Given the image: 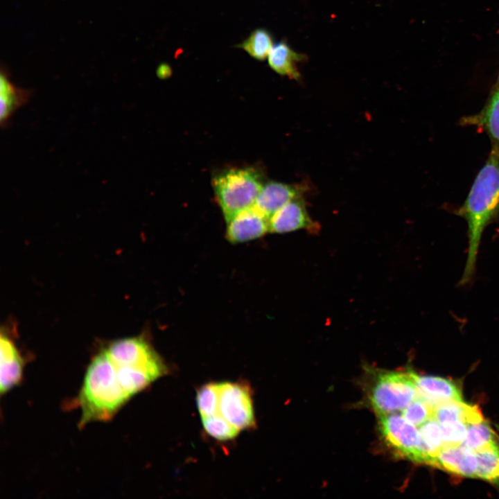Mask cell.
<instances>
[{
	"label": "cell",
	"mask_w": 499,
	"mask_h": 499,
	"mask_svg": "<svg viewBox=\"0 0 499 499\" xmlns=\"http://www.w3.org/2000/svg\"><path fill=\"white\" fill-rule=\"evenodd\" d=\"M168 373L159 355L143 338L112 342L94 356L77 397L79 427L110 421L134 395Z\"/></svg>",
	"instance_id": "obj_1"
},
{
	"label": "cell",
	"mask_w": 499,
	"mask_h": 499,
	"mask_svg": "<svg viewBox=\"0 0 499 499\" xmlns=\"http://www.w3.org/2000/svg\"><path fill=\"white\" fill-rule=\"evenodd\" d=\"M455 213L467 223L466 259L459 286L473 279L479 249L485 229L499 216V149L492 148L470 191Z\"/></svg>",
	"instance_id": "obj_2"
},
{
	"label": "cell",
	"mask_w": 499,
	"mask_h": 499,
	"mask_svg": "<svg viewBox=\"0 0 499 499\" xmlns=\"http://www.w3.org/2000/svg\"><path fill=\"white\" fill-rule=\"evenodd\" d=\"M263 184L260 171L252 167L228 168L213 177L216 200L226 222L254 204Z\"/></svg>",
	"instance_id": "obj_3"
},
{
	"label": "cell",
	"mask_w": 499,
	"mask_h": 499,
	"mask_svg": "<svg viewBox=\"0 0 499 499\" xmlns=\"http://www.w3.org/2000/svg\"><path fill=\"white\" fill-rule=\"evenodd\" d=\"M367 396L378 416L401 412L418 396L412 371H382L376 376Z\"/></svg>",
	"instance_id": "obj_4"
},
{
	"label": "cell",
	"mask_w": 499,
	"mask_h": 499,
	"mask_svg": "<svg viewBox=\"0 0 499 499\" xmlns=\"http://www.w3.org/2000/svg\"><path fill=\"white\" fill-rule=\"evenodd\" d=\"M379 430L395 454L412 462L426 464L418 428L398 412L378 416Z\"/></svg>",
	"instance_id": "obj_5"
},
{
	"label": "cell",
	"mask_w": 499,
	"mask_h": 499,
	"mask_svg": "<svg viewBox=\"0 0 499 499\" xmlns=\"http://www.w3.org/2000/svg\"><path fill=\"white\" fill-rule=\"evenodd\" d=\"M220 413L238 430L254 427L256 420L250 388L240 383H218Z\"/></svg>",
	"instance_id": "obj_6"
},
{
	"label": "cell",
	"mask_w": 499,
	"mask_h": 499,
	"mask_svg": "<svg viewBox=\"0 0 499 499\" xmlns=\"http://www.w3.org/2000/svg\"><path fill=\"white\" fill-rule=\"evenodd\" d=\"M227 223L226 237L232 243L252 240L269 232V219L254 205L238 213Z\"/></svg>",
	"instance_id": "obj_7"
},
{
	"label": "cell",
	"mask_w": 499,
	"mask_h": 499,
	"mask_svg": "<svg viewBox=\"0 0 499 499\" xmlns=\"http://www.w3.org/2000/svg\"><path fill=\"white\" fill-rule=\"evenodd\" d=\"M316 228L302 196L289 201L269 218V232L271 233L284 234L301 229L312 230Z\"/></svg>",
	"instance_id": "obj_8"
},
{
	"label": "cell",
	"mask_w": 499,
	"mask_h": 499,
	"mask_svg": "<svg viewBox=\"0 0 499 499\" xmlns=\"http://www.w3.org/2000/svg\"><path fill=\"white\" fill-rule=\"evenodd\" d=\"M305 187L274 181L264 184L254 206L268 219L289 201L301 197Z\"/></svg>",
	"instance_id": "obj_9"
},
{
	"label": "cell",
	"mask_w": 499,
	"mask_h": 499,
	"mask_svg": "<svg viewBox=\"0 0 499 499\" xmlns=\"http://www.w3.org/2000/svg\"><path fill=\"white\" fill-rule=\"evenodd\" d=\"M0 392L4 394L21 383L24 360L12 341L1 333L0 338Z\"/></svg>",
	"instance_id": "obj_10"
},
{
	"label": "cell",
	"mask_w": 499,
	"mask_h": 499,
	"mask_svg": "<svg viewBox=\"0 0 499 499\" xmlns=\"http://www.w3.org/2000/svg\"><path fill=\"white\" fill-rule=\"evenodd\" d=\"M478 459L475 453L462 445L444 446L437 454L435 466L455 474L477 478Z\"/></svg>",
	"instance_id": "obj_11"
},
{
	"label": "cell",
	"mask_w": 499,
	"mask_h": 499,
	"mask_svg": "<svg viewBox=\"0 0 499 499\" xmlns=\"http://www.w3.org/2000/svg\"><path fill=\"white\" fill-rule=\"evenodd\" d=\"M412 374L418 396L435 406L449 401H463L461 389L450 380L438 376H420L413 371Z\"/></svg>",
	"instance_id": "obj_12"
},
{
	"label": "cell",
	"mask_w": 499,
	"mask_h": 499,
	"mask_svg": "<svg viewBox=\"0 0 499 499\" xmlns=\"http://www.w3.org/2000/svg\"><path fill=\"white\" fill-rule=\"evenodd\" d=\"M6 71H1L0 78V125L6 128L10 118L17 109L25 105L32 95V90L15 86Z\"/></svg>",
	"instance_id": "obj_13"
},
{
	"label": "cell",
	"mask_w": 499,
	"mask_h": 499,
	"mask_svg": "<svg viewBox=\"0 0 499 499\" xmlns=\"http://www.w3.org/2000/svg\"><path fill=\"white\" fill-rule=\"evenodd\" d=\"M462 123L482 129L489 137L493 147L499 149V89L493 91L479 113L463 118Z\"/></svg>",
	"instance_id": "obj_14"
},
{
	"label": "cell",
	"mask_w": 499,
	"mask_h": 499,
	"mask_svg": "<svg viewBox=\"0 0 499 499\" xmlns=\"http://www.w3.org/2000/svg\"><path fill=\"white\" fill-rule=\"evenodd\" d=\"M439 423L460 421L467 426L482 421V414L476 405L464 403L463 401H449L435 406L434 417Z\"/></svg>",
	"instance_id": "obj_15"
},
{
	"label": "cell",
	"mask_w": 499,
	"mask_h": 499,
	"mask_svg": "<svg viewBox=\"0 0 499 499\" xmlns=\"http://www.w3.org/2000/svg\"><path fill=\"white\" fill-rule=\"evenodd\" d=\"M268 58L270 67L277 73L287 76L290 78L298 80L299 73L297 68V62L302 56L295 53L288 44L279 42L271 49Z\"/></svg>",
	"instance_id": "obj_16"
},
{
	"label": "cell",
	"mask_w": 499,
	"mask_h": 499,
	"mask_svg": "<svg viewBox=\"0 0 499 499\" xmlns=\"http://www.w3.org/2000/svg\"><path fill=\"white\" fill-rule=\"evenodd\" d=\"M417 428L428 465L435 466L436 457L444 448L440 424L435 419H430Z\"/></svg>",
	"instance_id": "obj_17"
},
{
	"label": "cell",
	"mask_w": 499,
	"mask_h": 499,
	"mask_svg": "<svg viewBox=\"0 0 499 499\" xmlns=\"http://www.w3.org/2000/svg\"><path fill=\"white\" fill-rule=\"evenodd\" d=\"M475 453L478 464L477 478L499 484V442Z\"/></svg>",
	"instance_id": "obj_18"
},
{
	"label": "cell",
	"mask_w": 499,
	"mask_h": 499,
	"mask_svg": "<svg viewBox=\"0 0 499 499\" xmlns=\"http://www.w3.org/2000/svg\"><path fill=\"white\" fill-rule=\"evenodd\" d=\"M498 443L496 434L486 421L468 426L462 446L476 453L494 444Z\"/></svg>",
	"instance_id": "obj_19"
},
{
	"label": "cell",
	"mask_w": 499,
	"mask_h": 499,
	"mask_svg": "<svg viewBox=\"0 0 499 499\" xmlns=\"http://www.w3.org/2000/svg\"><path fill=\"white\" fill-rule=\"evenodd\" d=\"M272 46L271 35L263 28L254 30L239 45V47L244 49L250 55L259 60H265L268 56Z\"/></svg>",
	"instance_id": "obj_20"
},
{
	"label": "cell",
	"mask_w": 499,
	"mask_h": 499,
	"mask_svg": "<svg viewBox=\"0 0 499 499\" xmlns=\"http://www.w3.org/2000/svg\"><path fill=\"white\" fill-rule=\"evenodd\" d=\"M201 418L205 432L216 439L231 440L234 439L240 432L220 413Z\"/></svg>",
	"instance_id": "obj_21"
},
{
	"label": "cell",
	"mask_w": 499,
	"mask_h": 499,
	"mask_svg": "<svg viewBox=\"0 0 499 499\" xmlns=\"http://www.w3.org/2000/svg\"><path fill=\"white\" fill-rule=\"evenodd\" d=\"M196 403L201 417L218 413V383H209L202 386L197 392Z\"/></svg>",
	"instance_id": "obj_22"
},
{
	"label": "cell",
	"mask_w": 499,
	"mask_h": 499,
	"mask_svg": "<svg viewBox=\"0 0 499 499\" xmlns=\"http://www.w3.org/2000/svg\"><path fill=\"white\" fill-rule=\"evenodd\" d=\"M435 406L418 396L409 405L401 412L403 417L417 427L430 419H433Z\"/></svg>",
	"instance_id": "obj_23"
},
{
	"label": "cell",
	"mask_w": 499,
	"mask_h": 499,
	"mask_svg": "<svg viewBox=\"0 0 499 499\" xmlns=\"http://www.w3.org/2000/svg\"><path fill=\"white\" fill-rule=\"evenodd\" d=\"M439 424L444 447L457 446L462 444L469 426L460 421L444 422Z\"/></svg>",
	"instance_id": "obj_24"
},
{
	"label": "cell",
	"mask_w": 499,
	"mask_h": 499,
	"mask_svg": "<svg viewBox=\"0 0 499 499\" xmlns=\"http://www.w3.org/2000/svg\"><path fill=\"white\" fill-rule=\"evenodd\" d=\"M497 89H499V75H498V82H497Z\"/></svg>",
	"instance_id": "obj_25"
}]
</instances>
